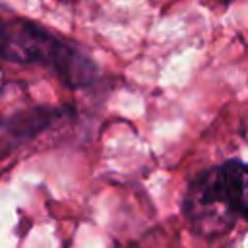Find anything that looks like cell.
<instances>
[{
    "mask_svg": "<svg viewBox=\"0 0 248 248\" xmlns=\"http://www.w3.org/2000/svg\"><path fill=\"white\" fill-rule=\"evenodd\" d=\"M0 58L50 68L70 87L93 81L97 68L74 43L0 4Z\"/></svg>",
    "mask_w": 248,
    "mask_h": 248,
    "instance_id": "6da1fadb",
    "label": "cell"
},
{
    "mask_svg": "<svg viewBox=\"0 0 248 248\" xmlns=\"http://www.w3.org/2000/svg\"><path fill=\"white\" fill-rule=\"evenodd\" d=\"M182 213L190 229L203 238L223 236L234 227L238 213L221 165L205 169L190 180L182 200Z\"/></svg>",
    "mask_w": 248,
    "mask_h": 248,
    "instance_id": "7a4b0ae2",
    "label": "cell"
},
{
    "mask_svg": "<svg viewBox=\"0 0 248 248\" xmlns=\"http://www.w3.org/2000/svg\"><path fill=\"white\" fill-rule=\"evenodd\" d=\"M229 192L234 203V209L238 217L248 221V163L238 161V159H229L221 163Z\"/></svg>",
    "mask_w": 248,
    "mask_h": 248,
    "instance_id": "3957f363",
    "label": "cell"
}]
</instances>
